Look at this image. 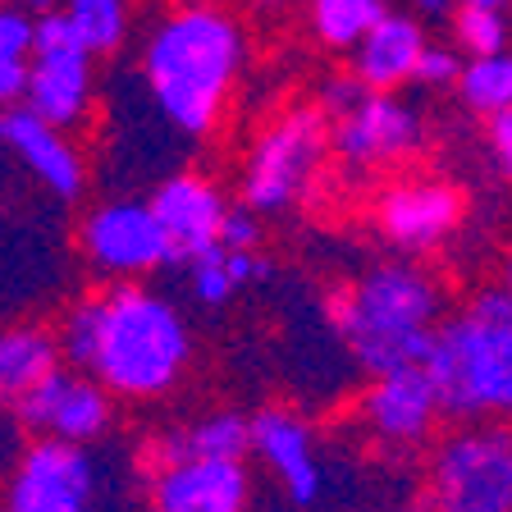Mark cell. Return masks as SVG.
Masks as SVG:
<instances>
[{
    "mask_svg": "<svg viewBox=\"0 0 512 512\" xmlns=\"http://www.w3.org/2000/svg\"><path fill=\"white\" fill-rule=\"evenodd\" d=\"M23 83H28V60H0V110L19 106Z\"/></svg>",
    "mask_w": 512,
    "mask_h": 512,
    "instance_id": "obj_31",
    "label": "cell"
},
{
    "mask_svg": "<svg viewBox=\"0 0 512 512\" xmlns=\"http://www.w3.org/2000/svg\"><path fill=\"white\" fill-rule=\"evenodd\" d=\"M384 512H426V508H412V503H398V508H384Z\"/></svg>",
    "mask_w": 512,
    "mask_h": 512,
    "instance_id": "obj_35",
    "label": "cell"
},
{
    "mask_svg": "<svg viewBox=\"0 0 512 512\" xmlns=\"http://www.w3.org/2000/svg\"><path fill=\"white\" fill-rule=\"evenodd\" d=\"M261 234H266V229H261V215L247 211V206H229L220 220V243L215 247H224V252H256Z\"/></svg>",
    "mask_w": 512,
    "mask_h": 512,
    "instance_id": "obj_27",
    "label": "cell"
},
{
    "mask_svg": "<svg viewBox=\"0 0 512 512\" xmlns=\"http://www.w3.org/2000/svg\"><path fill=\"white\" fill-rule=\"evenodd\" d=\"M55 10L69 19L78 46L92 60L119 55L133 37V0H60Z\"/></svg>",
    "mask_w": 512,
    "mask_h": 512,
    "instance_id": "obj_21",
    "label": "cell"
},
{
    "mask_svg": "<svg viewBox=\"0 0 512 512\" xmlns=\"http://www.w3.org/2000/svg\"><path fill=\"white\" fill-rule=\"evenodd\" d=\"M366 435L384 448H421L435 439L439 421V398L435 384L426 380L421 366H398V371L371 375L362 403H357Z\"/></svg>",
    "mask_w": 512,
    "mask_h": 512,
    "instance_id": "obj_12",
    "label": "cell"
},
{
    "mask_svg": "<svg viewBox=\"0 0 512 512\" xmlns=\"http://www.w3.org/2000/svg\"><path fill=\"white\" fill-rule=\"evenodd\" d=\"M330 160V119L316 106H288L256 133L243 160V206L256 215H279L316 188L320 170Z\"/></svg>",
    "mask_w": 512,
    "mask_h": 512,
    "instance_id": "obj_5",
    "label": "cell"
},
{
    "mask_svg": "<svg viewBox=\"0 0 512 512\" xmlns=\"http://www.w3.org/2000/svg\"><path fill=\"white\" fill-rule=\"evenodd\" d=\"M426 147V115L398 92H362L343 115L330 119V156L343 170L375 174L421 156Z\"/></svg>",
    "mask_w": 512,
    "mask_h": 512,
    "instance_id": "obj_8",
    "label": "cell"
},
{
    "mask_svg": "<svg viewBox=\"0 0 512 512\" xmlns=\"http://www.w3.org/2000/svg\"><path fill=\"white\" fill-rule=\"evenodd\" d=\"M188 266V293L202 307H229L234 302V293H238V284L229 279V266H224V252L220 247H211V252H202V256H192V261H183Z\"/></svg>",
    "mask_w": 512,
    "mask_h": 512,
    "instance_id": "obj_25",
    "label": "cell"
},
{
    "mask_svg": "<svg viewBox=\"0 0 512 512\" xmlns=\"http://www.w3.org/2000/svg\"><path fill=\"white\" fill-rule=\"evenodd\" d=\"M430 32L426 23H416L407 10H384L371 23L362 42L352 46V78L366 87V92H398V87L412 83V69L426 51Z\"/></svg>",
    "mask_w": 512,
    "mask_h": 512,
    "instance_id": "obj_18",
    "label": "cell"
},
{
    "mask_svg": "<svg viewBox=\"0 0 512 512\" xmlns=\"http://www.w3.org/2000/svg\"><path fill=\"white\" fill-rule=\"evenodd\" d=\"M334 330L371 375L421 366L444 316V288L416 261H380L330 302Z\"/></svg>",
    "mask_w": 512,
    "mask_h": 512,
    "instance_id": "obj_4",
    "label": "cell"
},
{
    "mask_svg": "<svg viewBox=\"0 0 512 512\" xmlns=\"http://www.w3.org/2000/svg\"><path fill=\"white\" fill-rule=\"evenodd\" d=\"M458 69H462V55L453 51V46L426 42V51H421V60H416V69H412V83L430 87V92H448L453 78H458Z\"/></svg>",
    "mask_w": 512,
    "mask_h": 512,
    "instance_id": "obj_26",
    "label": "cell"
},
{
    "mask_svg": "<svg viewBox=\"0 0 512 512\" xmlns=\"http://www.w3.org/2000/svg\"><path fill=\"white\" fill-rule=\"evenodd\" d=\"M55 343L64 366L87 371L124 403H156L179 389L192 366V330L183 311L138 279H115L106 293L74 302Z\"/></svg>",
    "mask_w": 512,
    "mask_h": 512,
    "instance_id": "obj_1",
    "label": "cell"
},
{
    "mask_svg": "<svg viewBox=\"0 0 512 512\" xmlns=\"http://www.w3.org/2000/svg\"><path fill=\"white\" fill-rule=\"evenodd\" d=\"M458 5H485V10H508V0H458Z\"/></svg>",
    "mask_w": 512,
    "mask_h": 512,
    "instance_id": "obj_34",
    "label": "cell"
},
{
    "mask_svg": "<svg viewBox=\"0 0 512 512\" xmlns=\"http://www.w3.org/2000/svg\"><path fill=\"white\" fill-rule=\"evenodd\" d=\"M448 32H453V51H458L462 60H471V55H503L508 51V10L453 5Z\"/></svg>",
    "mask_w": 512,
    "mask_h": 512,
    "instance_id": "obj_24",
    "label": "cell"
},
{
    "mask_svg": "<svg viewBox=\"0 0 512 512\" xmlns=\"http://www.w3.org/2000/svg\"><path fill=\"white\" fill-rule=\"evenodd\" d=\"M78 243H83L87 266L106 279H142L170 266L156 215L147 202H133V197H110L92 206L78 229Z\"/></svg>",
    "mask_w": 512,
    "mask_h": 512,
    "instance_id": "obj_11",
    "label": "cell"
},
{
    "mask_svg": "<svg viewBox=\"0 0 512 512\" xmlns=\"http://www.w3.org/2000/svg\"><path fill=\"white\" fill-rule=\"evenodd\" d=\"M0 5H14V10L42 14V10H55V5H60V0H0Z\"/></svg>",
    "mask_w": 512,
    "mask_h": 512,
    "instance_id": "obj_33",
    "label": "cell"
},
{
    "mask_svg": "<svg viewBox=\"0 0 512 512\" xmlns=\"http://www.w3.org/2000/svg\"><path fill=\"white\" fill-rule=\"evenodd\" d=\"M421 371L448 421H503L512 407V298L503 284L471 293L467 307L439 316Z\"/></svg>",
    "mask_w": 512,
    "mask_h": 512,
    "instance_id": "obj_3",
    "label": "cell"
},
{
    "mask_svg": "<svg viewBox=\"0 0 512 512\" xmlns=\"http://www.w3.org/2000/svg\"><path fill=\"white\" fill-rule=\"evenodd\" d=\"M426 512H512V439L503 421H462L430 453Z\"/></svg>",
    "mask_w": 512,
    "mask_h": 512,
    "instance_id": "obj_6",
    "label": "cell"
},
{
    "mask_svg": "<svg viewBox=\"0 0 512 512\" xmlns=\"http://www.w3.org/2000/svg\"><path fill=\"white\" fill-rule=\"evenodd\" d=\"M247 453L275 471L279 490L293 508H316L325 494V462L316 448V430L288 407H266L247 416Z\"/></svg>",
    "mask_w": 512,
    "mask_h": 512,
    "instance_id": "obj_13",
    "label": "cell"
},
{
    "mask_svg": "<svg viewBox=\"0 0 512 512\" xmlns=\"http://www.w3.org/2000/svg\"><path fill=\"white\" fill-rule=\"evenodd\" d=\"M92 101H96V69L92 55L78 42L28 51V83H23L19 106H28L32 115H42L55 128H78L92 115Z\"/></svg>",
    "mask_w": 512,
    "mask_h": 512,
    "instance_id": "obj_17",
    "label": "cell"
},
{
    "mask_svg": "<svg viewBox=\"0 0 512 512\" xmlns=\"http://www.w3.org/2000/svg\"><path fill=\"white\" fill-rule=\"evenodd\" d=\"M247 64V32L215 0H179L147 28L138 74L151 110L183 138L220 124Z\"/></svg>",
    "mask_w": 512,
    "mask_h": 512,
    "instance_id": "obj_2",
    "label": "cell"
},
{
    "mask_svg": "<svg viewBox=\"0 0 512 512\" xmlns=\"http://www.w3.org/2000/svg\"><path fill=\"white\" fill-rule=\"evenodd\" d=\"M5 508L10 512H115L110 508L106 462L96 458V444H60V439H32L5 480Z\"/></svg>",
    "mask_w": 512,
    "mask_h": 512,
    "instance_id": "obj_7",
    "label": "cell"
},
{
    "mask_svg": "<svg viewBox=\"0 0 512 512\" xmlns=\"http://www.w3.org/2000/svg\"><path fill=\"white\" fill-rule=\"evenodd\" d=\"M366 87L357 83V78L352 74H334V78H325V87H320V101H316V110L325 119H334V115H343V110L352 106V101H357V96H362Z\"/></svg>",
    "mask_w": 512,
    "mask_h": 512,
    "instance_id": "obj_29",
    "label": "cell"
},
{
    "mask_svg": "<svg viewBox=\"0 0 512 512\" xmlns=\"http://www.w3.org/2000/svg\"><path fill=\"white\" fill-rule=\"evenodd\" d=\"M0 147L19 160L32 179L60 202H78L87 192V160L74 147L69 128L46 124L28 106L0 110Z\"/></svg>",
    "mask_w": 512,
    "mask_h": 512,
    "instance_id": "obj_15",
    "label": "cell"
},
{
    "mask_svg": "<svg viewBox=\"0 0 512 512\" xmlns=\"http://www.w3.org/2000/svg\"><path fill=\"white\" fill-rule=\"evenodd\" d=\"M151 215L160 224V238H165V252H170V266H183L192 256L211 252L220 243V220L229 211L224 192L215 188V179L197 170H179L170 179H160L147 197Z\"/></svg>",
    "mask_w": 512,
    "mask_h": 512,
    "instance_id": "obj_14",
    "label": "cell"
},
{
    "mask_svg": "<svg viewBox=\"0 0 512 512\" xmlns=\"http://www.w3.org/2000/svg\"><path fill=\"white\" fill-rule=\"evenodd\" d=\"M453 92L471 115L490 119L499 110H512V60L503 55H471L462 60L458 78H453Z\"/></svg>",
    "mask_w": 512,
    "mask_h": 512,
    "instance_id": "obj_23",
    "label": "cell"
},
{
    "mask_svg": "<svg viewBox=\"0 0 512 512\" xmlns=\"http://www.w3.org/2000/svg\"><path fill=\"white\" fill-rule=\"evenodd\" d=\"M0 512H10V508H0Z\"/></svg>",
    "mask_w": 512,
    "mask_h": 512,
    "instance_id": "obj_37",
    "label": "cell"
},
{
    "mask_svg": "<svg viewBox=\"0 0 512 512\" xmlns=\"http://www.w3.org/2000/svg\"><path fill=\"white\" fill-rule=\"evenodd\" d=\"M32 51V14L0 5V60H28Z\"/></svg>",
    "mask_w": 512,
    "mask_h": 512,
    "instance_id": "obj_28",
    "label": "cell"
},
{
    "mask_svg": "<svg viewBox=\"0 0 512 512\" xmlns=\"http://www.w3.org/2000/svg\"><path fill=\"white\" fill-rule=\"evenodd\" d=\"M197 458H247V416L238 412H206L197 421L160 430L151 439V462L156 467H174V462H197Z\"/></svg>",
    "mask_w": 512,
    "mask_h": 512,
    "instance_id": "obj_19",
    "label": "cell"
},
{
    "mask_svg": "<svg viewBox=\"0 0 512 512\" xmlns=\"http://www.w3.org/2000/svg\"><path fill=\"white\" fill-rule=\"evenodd\" d=\"M247 503L252 476L243 458H197L151 471L142 512H247Z\"/></svg>",
    "mask_w": 512,
    "mask_h": 512,
    "instance_id": "obj_16",
    "label": "cell"
},
{
    "mask_svg": "<svg viewBox=\"0 0 512 512\" xmlns=\"http://www.w3.org/2000/svg\"><path fill=\"white\" fill-rule=\"evenodd\" d=\"M485 142H490V156L499 160V170L512 165V110H499V115L485 119Z\"/></svg>",
    "mask_w": 512,
    "mask_h": 512,
    "instance_id": "obj_30",
    "label": "cell"
},
{
    "mask_svg": "<svg viewBox=\"0 0 512 512\" xmlns=\"http://www.w3.org/2000/svg\"><path fill=\"white\" fill-rule=\"evenodd\" d=\"M256 5H284V0H256Z\"/></svg>",
    "mask_w": 512,
    "mask_h": 512,
    "instance_id": "obj_36",
    "label": "cell"
},
{
    "mask_svg": "<svg viewBox=\"0 0 512 512\" xmlns=\"http://www.w3.org/2000/svg\"><path fill=\"white\" fill-rule=\"evenodd\" d=\"M384 10V0H307V28L325 51L343 55L362 42Z\"/></svg>",
    "mask_w": 512,
    "mask_h": 512,
    "instance_id": "obj_22",
    "label": "cell"
},
{
    "mask_svg": "<svg viewBox=\"0 0 512 512\" xmlns=\"http://www.w3.org/2000/svg\"><path fill=\"white\" fill-rule=\"evenodd\" d=\"M55 366H60L55 330H46V325H10V330H0V407H14Z\"/></svg>",
    "mask_w": 512,
    "mask_h": 512,
    "instance_id": "obj_20",
    "label": "cell"
},
{
    "mask_svg": "<svg viewBox=\"0 0 512 512\" xmlns=\"http://www.w3.org/2000/svg\"><path fill=\"white\" fill-rule=\"evenodd\" d=\"M10 412L23 435L60 439V444H101L115 426V398L87 371H74L64 362L46 380L32 384Z\"/></svg>",
    "mask_w": 512,
    "mask_h": 512,
    "instance_id": "obj_9",
    "label": "cell"
},
{
    "mask_svg": "<svg viewBox=\"0 0 512 512\" xmlns=\"http://www.w3.org/2000/svg\"><path fill=\"white\" fill-rule=\"evenodd\" d=\"M453 5H458V0H403V10L412 14L416 23H448Z\"/></svg>",
    "mask_w": 512,
    "mask_h": 512,
    "instance_id": "obj_32",
    "label": "cell"
},
{
    "mask_svg": "<svg viewBox=\"0 0 512 512\" xmlns=\"http://www.w3.org/2000/svg\"><path fill=\"white\" fill-rule=\"evenodd\" d=\"M462 220H467L462 188L448 179H430V174L394 179L375 197V229L384 243L407 256L444 247L462 229Z\"/></svg>",
    "mask_w": 512,
    "mask_h": 512,
    "instance_id": "obj_10",
    "label": "cell"
}]
</instances>
